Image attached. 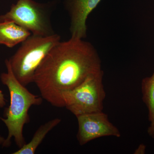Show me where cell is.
I'll return each mask as SVG.
<instances>
[{
    "instance_id": "cell-7",
    "label": "cell",
    "mask_w": 154,
    "mask_h": 154,
    "mask_svg": "<svg viewBox=\"0 0 154 154\" xmlns=\"http://www.w3.org/2000/svg\"><path fill=\"white\" fill-rule=\"evenodd\" d=\"M102 0H64L70 20L71 37L84 39L87 36L86 22L91 12Z\"/></svg>"
},
{
    "instance_id": "cell-5",
    "label": "cell",
    "mask_w": 154,
    "mask_h": 154,
    "mask_svg": "<svg viewBox=\"0 0 154 154\" xmlns=\"http://www.w3.org/2000/svg\"><path fill=\"white\" fill-rule=\"evenodd\" d=\"M103 72L90 75L75 88L64 92V107L76 116L103 111L106 96L103 84Z\"/></svg>"
},
{
    "instance_id": "cell-11",
    "label": "cell",
    "mask_w": 154,
    "mask_h": 154,
    "mask_svg": "<svg viewBox=\"0 0 154 154\" xmlns=\"http://www.w3.org/2000/svg\"><path fill=\"white\" fill-rule=\"evenodd\" d=\"M6 100L2 91L0 90V108H3L5 106Z\"/></svg>"
},
{
    "instance_id": "cell-3",
    "label": "cell",
    "mask_w": 154,
    "mask_h": 154,
    "mask_svg": "<svg viewBox=\"0 0 154 154\" xmlns=\"http://www.w3.org/2000/svg\"><path fill=\"white\" fill-rule=\"evenodd\" d=\"M57 33L43 36L31 34L9 60L14 75L25 86L33 82L36 70L53 47L61 41Z\"/></svg>"
},
{
    "instance_id": "cell-2",
    "label": "cell",
    "mask_w": 154,
    "mask_h": 154,
    "mask_svg": "<svg viewBox=\"0 0 154 154\" xmlns=\"http://www.w3.org/2000/svg\"><path fill=\"white\" fill-rule=\"evenodd\" d=\"M5 63L7 72L2 73L0 79L3 85L8 89L10 105L5 109V118L0 116V119L5 125L8 132L2 146H10L11 139L14 137L16 145L20 148L26 143L23 128L25 125L30 122L29 109L33 105H41L43 99L31 93L19 82L12 71L9 60L6 59Z\"/></svg>"
},
{
    "instance_id": "cell-14",
    "label": "cell",
    "mask_w": 154,
    "mask_h": 154,
    "mask_svg": "<svg viewBox=\"0 0 154 154\" xmlns=\"http://www.w3.org/2000/svg\"><path fill=\"white\" fill-rule=\"evenodd\" d=\"M5 140V138L0 135V145L2 146Z\"/></svg>"
},
{
    "instance_id": "cell-8",
    "label": "cell",
    "mask_w": 154,
    "mask_h": 154,
    "mask_svg": "<svg viewBox=\"0 0 154 154\" xmlns=\"http://www.w3.org/2000/svg\"><path fill=\"white\" fill-rule=\"evenodd\" d=\"M32 34L31 32L15 22H0V44L14 47L22 43Z\"/></svg>"
},
{
    "instance_id": "cell-1",
    "label": "cell",
    "mask_w": 154,
    "mask_h": 154,
    "mask_svg": "<svg viewBox=\"0 0 154 154\" xmlns=\"http://www.w3.org/2000/svg\"><path fill=\"white\" fill-rule=\"evenodd\" d=\"M101 70L100 57L92 44L71 37L50 51L36 70L33 82L42 99L54 107H64V92Z\"/></svg>"
},
{
    "instance_id": "cell-12",
    "label": "cell",
    "mask_w": 154,
    "mask_h": 154,
    "mask_svg": "<svg viewBox=\"0 0 154 154\" xmlns=\"http://www.w3.org/2000/svg\"><path fill=\"white\" fill-rule=\"evenodd\" d=\"M145 150V147L143 145H141L139 146L135 151L134 154H141L143 153L142 152H144Z\"/></svg>"
},
{
    "instance_id": "cell-9",
    "label": "cell",
    "mask_w": 154,
    "mask_h": 154,
    "mask_svg": "<svg viewBox=\"0 0 154 154\" xmlns=\"http://www.w3.org/2000/svg\"><path fill=\"white\" fill-rule=\"evenodd\" d=\"M61 121L59 118L53 119L45 122L39 126L32 139L28 143H26L19 148L17 151L12 153L13 154H34L36 149L41 143L48 134L57 126Z\"/></svg>"
},
{
    "instance_id": "cell-10",
    "label": "cell",
    "mask_w": 154,
    "mask_h": 154,
    "mask_svg": "<svg viewBox=\"0 0 154 154\" xmlns=\"http://www.w3.org/2000/svg\"><path fill=\"white\" fill-rule=\"evenodd\" d=\"M143 100L148 109L149 127L154 126V72L151 76L146 77L141 84Z\"/></svg>"
},
{
    "instance_id": "cell-4",
    "label": "cell",
    "mask_w": 154,
    "mask_h": 154,
    "mask_svg": "<svg viewBox=\"0 0 154 154\" xmlns=\"http://www.w3.org/2000/svg\"><path fill=\"white\" fill-rule=\"evenodd\" d=\"M54 2H37L33 0H18L6 14L0 16V22H15L33 35L46 36L55 34L51 21Z\"/></svg>"
},
{
    "instance_id": "cell-13",
    "label": "cell",
    "mask_w": 154,
    "mask_h": 154,
    "mask_svg": "<svg viewBox=\"0 0 154 154\" xmlns=\"http://www.w3.org/2000/svg\"><path fill=\"white\" fill-rule=\"evenodd\" d=\"M148 133L150 136L154 138V126L149 127L148 129Z\"/></svg>"
},
{
    "instance_id": "cell-6",
    "label": "cell",
    "mask_w": 154,
    "mask_h": 154,
    "mask_svg": "<svg viewBox=\"0 0 154 154\" xmlns=\"http://www.w3.org/2000/svg\"><path fill=\"white\" fill-rule=\"evenodd\" d=\"M76 117L79 126L77 140L81 146L103 137H121L119 130L109 121L108 116L103 111L86 113Z\"/></svg>"
}]
</instances>
